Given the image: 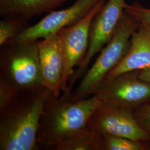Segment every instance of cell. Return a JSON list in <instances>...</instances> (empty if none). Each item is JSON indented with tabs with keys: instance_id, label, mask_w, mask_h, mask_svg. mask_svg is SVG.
I'll return each instance as SVG.
<instances>
[{
	"instance_id": "cell-1",
	"label": "cell",
	"mask_w": 150,
	"mask_h": 150,
	"mask_svg": "<svg viewBox=\"0 0 150 150\" xmlns=\"http://www.w3.org/2000/svg\"><path fill=\"white\" fill-rule=\"evenodd\" d=\"M103 101L96 96L71 102L50 93L39 122L36 142L39 150H56L67 139L87 127L92 113Z\"/></svg>"
},
{
	"instance_id": "cell-2",
	"label": "cell",
	"mask_w": 150,
	"mask_h": 150,
	"mask_svg": "<svg viewBox=\"0 0 150 150\" xmlns=\"http://www.w3.org/2000/svg\"><path fill=\"white\" fill-rule=\"evenodd\" d=\"M51 92L22 93L0 109V150H39L36 134L45 103Z\"/></svg>"
},
{
	"instance_id": "cell-3",
	"label": "cell",
	"mask_w": 150,
	"mask_h": 150,
	"mask_svg": "<svg viewBox=\"0 0 150 150\" xmlns=\"http://www.w3.org/2000/svg\"><path fill=\"white\" fill-rule=\"evenodd\" d=\"M0 81L19 93L46 88L40 64L38 41L10 42L1 46Z\"/></svg>"
},
{
	"instance_id": "cell-4",
	"label": "cell",
	"mask_w": 150,
	"mask_h": 150,
	"mask_svg": "<svg viewBox=\"0 0 150 150\" xmlns=\"http://www.w3.org/2000/svg\"><path fill=\"white\" fill-rule=\"evenodd\" d=\"M139 25L134 17L124 11L112 38L101 50L91 68L82 77L79 86L72 91L70 101L75 102L87 98L90 91L121 62L129 51L131 37Z\"/></svg>"
},
{
	"instance_id": "cell-5",
	"label": "cell",
	"mask_w": 150,
	"mask_h": 150,
	"mask_svg": "<svg viewBox=\"0 0 150 150\" xmlns=\"http://www.w3.org/2000/svg\"><path fill=\"white\" fill-rule=\"evenodd\" d=\"M103 103L132 112L150 102V83L141 80L132 71L103 80L90 92Z\"/></svg>"
},
{
	"instance_id": "cell-6",
	"label": "cell",
	"mask_w": 150,
	"mask_h": 150,
	"mask_svg": "<svg viewBox=\"0 0 150 150\" xmlns=\"http://www.w3.org/2000/svg\"><path fill=\"white\" fill-rule=\"evenodd\" d=\"M125 0H107L91 22L88 48L85 59L69 79L66 94L70 95L77 81L88 69L91 60L112 38L125 11Z\"/></svg>"
},
{
	"instance_id": "cell-7",
	"label": "cell",
	"mask_w": 150,
	"mask_h": 150,
	"mask_svg": "<svg viewBox=\"0 0 150 150\" xmlns=\"http://www.w3.org/2000/svg\"><path fill=\"white\" fill-rule=\"evenodd\" d=\"M105 2V0H100L80 21L57 32L61 40L64 55V72L61 83L63 93L67 91L69 79L74 71V69L76 66L78 67L86 56L89 45L91 22Z\"/></svg>"
},
{
	"instance_id": "cell-8",
	"label": "cell",
	"mask_w": 150,
	"mask_h": 150,
	"mask_svg": "<svg viewBox=\"0 0 150 150\" xmlns=\"http://www.w3.org/2000/svg\"><path fill=\"white\" fill-rule=\"evenodd\" d=\"M87 127L101 136H115L141 142L150 141V136L133 112L105 103L92 113Z\"/></svg>"
},
{
	"instance_id": "cell-9",
	"label": "cell",
	"mask_w": 150,
	"mask_h": 150,
	"mask_svg": "<svg viewBox=\"0 0 150 150\" xmlns=\"http://www.w3.org/2000/svg\"><path fill=\"white\" fill-rule=\"evenodd\" d=\"M100 0H76L69 7L52 11L8 42L38 41L80 21Z\"/></svg>"
},
{
	"instance_id": "cell-10",
	"label": "cell",
	"mask_w": 150,
	"mask_h": 150,
	"mask_svg": "<svg viewBox=\"0 0 150 150\" xmlns=\"http://www.w3.org/2000/svg\"><path fill=\"white\" fill-rule=\"evenodd\" d=\"M38 48L44 86L55 96H59L64 61L59 34L55 33L38 40Z\"/></svg>"
},
{
	"instance_id": "cell-11",
	"label": "cell",
	"mask_w": 150,
	"mask_h": 150,
	"mask_svg": "<svg viewBox=\"0 0 150 150\" xmlns=\"http://www.w3.org/2000/svg\"><path fill=\"white\" fill-rule=\"evenodd\" d=\"M150 69V28L142 23L134 32L129 51L121 62L104 80L112 79L123 73Z\"/></svg>"
},
{
	"instance_id": "cell-12",
	"label": "cell",
	"mask_w": 150,
	"mask_h": 150,
	"mask_svg": "<svg viewBox=\"0 0 150 150\" xmlns=\"http://www.w3.org/2000/svg\"><path fill=\"white\" fill-rule=\"evenodd\" d=\"M67 0H0V15L18 17L28 20L33 17L49 13Z\"/></svg>"
},
{
	"instance_id": "cell-13",
	"label": "cell",
	"mask_w": 150,
	"mask_h": 150,
	"mask_svg": "<svg viewBox=\"0 0 150 150\" xmlns=\"http://www.w3.org/2000/svg\"><path fill=\"white\" fill-rule=\"evenodd\" d=\"M56 150H102V136L87 127L67 139Z\"/></svg>"
},
{
	"instance_id": "cell-14",
	"label": "cell",
	"mask_w": 150,
	"mask_h": 150,
	"mask_svg": "<svg viewBox=\"0 0 150 150\" xmlns=\"http://www.w3.org/2000/svg\"><path fill=\"white\" fill-rule=\"evenodd\" d=\"M29 26L27 20L20 17H2L0 21V46L13 40Z\"/></svg>"
},
{
	"instance_id": "cell-15",
	"label": "cell",
	"mask_w": 150,
	"mask_h": 150,
	"mask_svg": "<svg viewBox=\"0 0 150 150\" xmlns=\"http://www.w3.org/2000/svg\"><path fill=\"white\" fill-rule=\"evenodd\" d=\"M141 141L115 136H102V150H144L146 147Z\"/></svg>"
},
{
	"instance_id": "cell-16",
	"label": "cell",
	"mask_w": 150,
	"mask_h": 150,
	"mask_svg": "<svg viewBox=\"0 0 150 150\" xmlns=\"http://www.w3.org/2000/svg\"><path fill=\"white\" fill-rule=\"evenodd\" d=\"M125 11L139 22L150 28V8L144 7L137 2L126 4Z\"/></svg>"
},
{
	"instance_id": "cell-17",
	"label": "cell",
	"mask_w": 150,
	"mask_h": 150,
	"mask_svg": "<svg viewBox=\"0 0 150 150\" xmlns=\"http://www.w3.org/2000/svg\"><path fill=\"white\" fill-rule=\"evenodd\" d=\"M134 117L150 137V102L136 110Z\"/></svg>"
},
{
	"instance_id": "cell-18",
	"label": "cell",
	"mask_w": 150,
	"mask_h": 150,
	"mask_svg": "<svg viewBox=\"0 0 150 150\" xmlns=\"http://www.w3.org/2000/svg\"><path fill=\"white\" fill-rule=\"evenodd\" d=\"M21 93L0 81V109L7 106Z\"/></svg>"
},
{
	"instance_id": "cell-19",
	"label": "cell",
	"mask_w": 150,
	"mask_h": 150,
	"mask_svg": "<svg viewBox=\"0 0 150 150\" xmlns=\"http://www.w3.org/2000/svg\"><path fill=\"white\" fill-rule=\"evenodd\" d=\"M138 76L141 80L150 83V69L139 71Z\"/></svg>"
}]
</instances>
